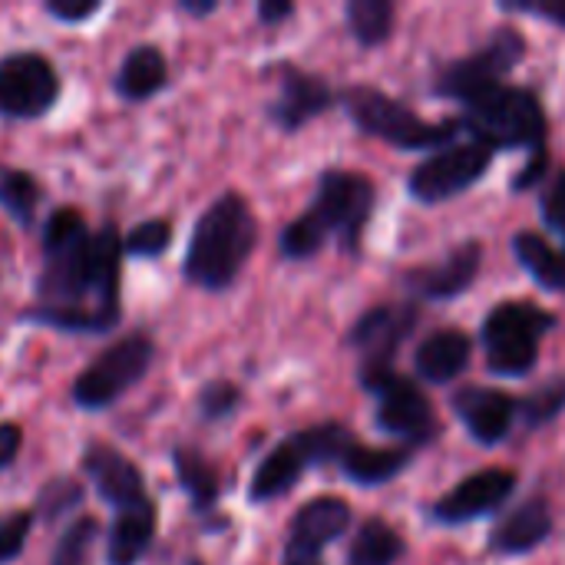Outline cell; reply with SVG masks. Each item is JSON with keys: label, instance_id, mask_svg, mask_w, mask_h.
I'll return each mask as SVG.
<instances>
[{"label": "cell", "instance_id": "cell-1", "mask_svg": "<svg viewBox=\"0 0 565 565\" xmlns=\"http://www.w3.org/2000/svg\"><path fill=\"white\" fill-rule=\"evenodd\" d=\"M122 232L116 222L89 228L86 218L63 205L50 212L40 238L36 301L20 321L66 334H106L122 318Z\"/></svg>", "mask_w": 565, "mask_h": 565}, {"label": "cell", "instance_id": "cell-2", "mask_svg": "<svg viewBox=\"0 0 565 565\" xmlns=\"http://www.w3.org/2000/svg\"><path fill=\"white\" fill-rule=\"evenodd\" d=\"M377 209V185L354 169H324L318 175L311 205L291 218L278 235V252L288 262H308L328 245L358 255L364 232Z\"/></svg>", "mask_w": 565, "mask_h": 565}, {"label": "cell", "instance_id": "cell-3", "mask_svg": "<svg viewBox=\"0 0 565 565\" xmlns=\"http://www.w3.org/2000/svg\"><path fill=\"white\" fill-rule=\"evenodd\" d=\"M258 245V218L248 199L235 189L222 192L192 225L182 258V278L202 291L222 295L245 271Z\"/></svg>", "mask_w": 565, "mask_h": 565}, {"label": "cell", "instance_id": "cell-4", "mask_svg": "<svg viewBox=\"0 0 565 565\" xmlns=\"http://www.w3.org/2000/svg\"><path fill=\"white\" fill-rule=\"evenodd\" d=\"M338 103L344 106V113L364 136L381 139L404 152H437L444 146H454L457 136L463 132L460 119H440V122L424 119L407 103L367 83L344 86L338 93Z\"/></svg>", "mask_w": 565, "mask_h": 565}, {"label": "cell", "instance_id": "cell-5", "mask_svg": "<svg viewBox=\"0 0 565 565\" xmlns=\"http://www.w3.org/2000/svg\"><path fill=\"white\" fill-rule=\"evenodd\" d=\"M460 129L470 139L490 146L493 152H503V149L536 152V149H546L550 116L536 89L503 83L463 106Z\"/></svg>", "mask_w": 565, "mask_h": 565}, {"label": "cell", "instance_id": "cell-6", "mask_svg": "<svg viewBox=\"0 0 565 565\" xmlns=\"http://www.w3.org/2000/svg\"><path fill=\"white\" fill-rule=\"evenodd\" d=\"M351 440H354V434L338 420H324L308 430H295V434L281 437L255 467L252 483H248V503H255V507L275 503V500L288 497L305 480L308 470L338 467V460Z\"/></svg>", "mask_w": 565, "mask_h": 565}, {"label": "cell", "instance_id": "cell-7", "mask_svg": "<svg viewBox=\"0 0 565 565\" xmlns=\"http://www.w3.org/2000/svg\"><path fill=\"white\" fill-rule=\"evenodd\" d=\"M556 324L559 318L533 301H500L480 324L487 371L497 377H530L540 364L543 338Z\"/></svg>", "mask_w": 565, "mask_h": 565}, {"label": "cell", "instance_id": "cell-8", "mask_svg": "<svg viewBox=\"0 0 565 565\" xmlns=\"http://www.w3.org/2000/svg\"><path fill=\"white\" fill-rule=\"evenodd\" d=\"M526 56V36L520 26L503 23L490 33V40L473 50L470 56L447 60L434 70L430 89L440 99H454L460 106L480 99L483 93L503 86V76H510Z\"/></svg>", "mask_w": 565, "mask_h": 565}, {"label": "cell", "instance_id": "cell-9", "mask_svg": "<svg viewBox=\"0 0 565 565\" xmlns=\"http://www.w3.org/2000/svg\"><path fill=\"white\" fill-rule=\"evenodd\" d=\"M152 358H156V344L146 331H132V334L113 341L73 381V387H70L73 404L86 414L109 411L113 404L122 401L126 391H132L149 374Z\"/></svg>", "mask_w": 565, "mask_h": 565}, {"label": "cell", "instance_id": "cell-10", "mask_svg": "<svg viewBox=\"0 0 565 565\" xmlns=\"http://www.w3.org/2000/svg\"><path fill=\"white\" fill-rule=\"evenodd\" d=\"M420 305L417 301H394L367 308L348 331L344 344L358 354V381L371 394L381 381H387L397 361L401 344L417 331Z\"/></svg>", "mask_w": 565, "mask_h": 565}, {"label": "cell", "instance_id": "cell-11", "mask_svg": "<svg viewBox=\"0 0 565 565\" xmlns=\"http://www.w3.org/2000/svg\"><path fill=\"white\" fill-rule=\"evenodd\" d=\"M497 152L477 139H457L454 146H444L437 152H427L411 175H407V195L420 205H444L463 192H470L493 166Z\"/></svg>", "mask_w": 565, "mask_h": 565}, {"label": "cell", "instance_id": "cell-12", "mask_svg": "<svg viewBox=\"0 0 565 565\" xmlns=\"http://www.w3.org/2000/svg\"><path fill=\"white\" fill-rule=\"evenodd\" d=\"M371 394H374V427L401 440V447L420 450L440 437L437 411L414 377L391 374Z\"/></svg>", "mask_w": 565, "mask_h": 565}, {"label": "cell", "instance_id": "cell-13", "mask_svg": "<svg viewBox=\"0 0 565 565\" xmlns=\"http://www.w3.org/2000/svg\"><path fill=\"white\" fill-rule=\"evenodd\" d=\"M60 99V73L36 50H13L0 60V119H40Z\"/></svg>", "mask_w": 565, "mask_h": 565}, {"label": "cell", "instance_id": "cell-14", "mask_svg": "<svg viewBox=\"0 0 565 565\" xmlns=\"http://www.w3.org/2000/svg\"><path fill=\"white\" fill-rule=\"evenodd\" d=\"M354 523L341 497H315L295 510L281 550V565H324V550L334 546Z\"/></svg>", "mask_w": 565, "mask_h": 565}, {"label": "cell", "instance_id": "cell-15", "mask_svg": "<svg viewBox=\"0 0 565 565\" xmlns=\"http://www.w3.org/2000/svg\"><path fill=\"white\" fill-rule=\"evenodd\" d=\"M516 487H520V477L507 467L477 470L430 507V520L437 526H450V530L487 520L513 500Z\"/></svg>", "mask_w": 565, "mask_h": 565}, {"label": "cell", "instance_id": "cell-16", "mask_svg": "<svg viewBox=\"0 0 565 565\" xmlns=\"http://www.w3.org/2000/svg\"><path fill=\"white\" fill-rule=\"evenodd\" d=\"M480 265H483V245L470 238L450 248L440 262L407 268L401 275V285L407 291V301H454L470 291V285L480 275Z\"/></svg>", "mask_w": 565, "mask_h": 565}, {"label": "cell", "instance_id": "cell-17", "mask_svg": "<svg viewBox=\"0 0 565 565\" xmlns=\"http://www.w3.org/2000/svg\"><path fill=\"white\" fill-rule=\"evenodd\" d=\"M275 73H278V96L268 103V119L281 132H298L338 106V93L324 76L298 70L291 63H278Z\"/></svg>", "mask_w": 565, "mask_h": 565}, {"label": "cell", "instance_id": "cell-18", "mask_svg": "<svg viewBox=\"0 0 565 565\" xmlns=\"http://www.w3.org/2000/svg\"><path fill=\"white\" fill-rule=\"evenodd\" d=\"M450 411L463 424L470 440L490 450V447H500L513 434V424L520 420V397H513L500 387L467 384V387L454 391Z\"/></svg>", "mask_w": 565, "mask_h": 565}, {"label": "cell", "instance_id": "cell-19", "mask_svg": "<svg viewBox=\"0 0 565 565\" xmlns=\"http://www.w3.org/2000/svg\"><path fill=\"white\" fill-rule=\"evenodd\" d=\"M83 473L93 480L96 493L113 507V513H132L156 503L146 490L142 470L109 444H89L83 450Z\"/></svg>", "mask_w": 565, "mask_h": 565}, {"label": "cell", "instance_id": "cell-20", "mask_svg": "<svg viewBox=\"0 0 565 565\" xmlns=\"http://www.w3.org/2000/svg\"><path fill=\"white\" fill-rule=\"evenodd\" d=\"M556 523H553V510L543 497H530L523 500L516 510H510L490 533L487 550L493 556H530L536 553L543 543H550Z\"/></svg>", "mask_w": 565, "mask_h": 565}, {"label": "cell", "instance_id": "cell-21", "mask_svg": "<svg viewBox=\"0 0 565 565\" xmlns=\"http://www.w3.org/2000/svg\"><path fill=\"white\" fill-rule=\"evenodd\" d=\"M473 361V338L460 328L427 334L414 351V371L427 384H454Z\"/></svg>", "mask_w": 565, "mask_h": 565}, {"label": "cell", "instance_id": "cell-22", "mask_svg": "<svg viewBox=\"0 0 565 565\" xmlns=\"http://www.w3.org/2000/svg\"><path fill=\"white\" fill-rule=\"evenodd\" d=\"M414 447H364L358 437L344 447L341 460H338V470L348 483L354 487H384V483H394L414 460Z\"/></svg>", "mask_w": 565, "mask_h": 565}, {"label": "cell", "instance_id": "cell-23", "mask_svg": "<svg viewBox=\"0 0 565 565\" xmlns=\"http://www.w3.org/2000/svg\"><path fill=\"white\" fill-rule=\"evenodd\" d=\"M166 83H169L166 53L159 46H152V43H139L122 56V63L116 70V79H113V89L126 103H146L156 93H162Z\"/></svg>", "mask_w": 565, "mask_h": 565}, {"label": "cell", "instance_id": "cell-24", "mask_svg": "<svg viewBox=\"0 0 565 565\" xmlns=\"http://www.w3.org/2000/svg\"><path fill=\"white\" fill-rule=\"evenodd\" d=\"M172 470H175V480H179L182 493L189 497L195 516H202L209 526L218 510V497H222V480H218L215 463L209 457H202L195 447H175Z\"/></svg>", "mask_w": 565, "mask_h": 565}, {"label": "cell", "instance_id": "cell-25", "mask_svg": "<svg viewBox=\"0 0 565 565\" xmlns=\"http://www.w3.org/2000/svg\"><path fill=\"white\" fill-rule=\"evenodd\" d=\"M156 523L159 510L156 503L132 510V513H116L109 536H106V563L109 565H139L146 553L156 543Z\"/></svg>", "mask_w": 565, "mask_h": 565}, {"label": "cell", "instance_id": "cell-26", "mask_svg": "<svg viewBox=\"0 0 565 565\" xmlns=\"http://www.w3.org/2000/svg\"><path fill=\"white\" fill-rule=\"evenodd\" d=\"M513 255L520 268L550 295H565V248H556L540 232H516Z\"/></svg>", "mask_w": 565, "mask_h": 565}, {"label": "cell", "instance_id": "cell-27", "mask_svg": "<svg viewBox=\"0 0 565 565\" xmlns=\"http://www.w3.org/2000/svg\"><path fill=\"white\" fill-rule=\"evenodd\" d=\"M407 556V540L387 520H364L348 546L344 565H397Z\"/></svg>", "mask_w": 565, "mask_h": 565}, {"label": "cell", "instance_id": "cell-28", "mask_svg": "<svg viewBox=\"0 0 565 565\" xmlns=\"http://www.w3.org/2000/svg\"><path fill=\"white\" fill-rule=\"evenodd\" d=\"M344 20L351 36L371 50L391 40L394 33V20H397V7L391 0H348L344 7Z\"/></svg>", "mask_w": 565, "mask_h": 565}, {"label": "cell", "instance_id": "cell-29", "mask_svg": "<svg viewBox=\"0 0 565 565\" xmlns=\"http://www.w3.org/2000/svg\"><path fill=\"white\" fill-rule=\"evenodd\" d=\"M0 209L20 228H30L40 209V182L26 169H0Z\"/></svg>", "mask_w": 565, "mask_h": 565}, {"label": "cell", "instance_id": "cell-30", "mask_svg": "<svg viewBox=\"0 0 565 565\" xmlns=\"http://www.w3.org/2000/svg\"><path fill=\"white\" fill-rule=\"evenodd\" d=\"M83 500H86V490L76 477H56L40 487L33 500V516H40L43 523H60L63 516L76 513Z\"/></svg>", "mask_w": 565, "mask_h": 565}, {"label": "cell", "instance_id": "cell-31", "mask_svg": "<svg viewBox=\"0 0 565 565\" xmlns=\"http://www.w3.org/2000/svg\"><path fill=\"white\" fill-rule=\"evenodd\" d=\"M565 411V374H553L533 394L520 397V420L530 430L550 427Z\"/></svg>", "mask_w": 565, "mask_h": 565}, {"label": "cell", "instance_id": "cell-32", "mask_svg": "<svg viewBox=\"0 0 565 565\" xmlns=\"http://www.w3.org/2000/svg\"><path fill=\"white\" fill-rule=\"evenodd\" d=\"M99 520H93V516H79V520H73L63 533H60V540H56V546H53V559L50 565H93V546H96V540H99Z\"/></svg>", "mask_w": 565, "mask_h": 565}, {"label": "cell", "instance_id": "cell-33", "mask_svg": "<svg viewBox=\"0 0 565 565\" xmlns=\"http://www.w3.org/2000/svg\"><path fill=\"white\" fill-rule=\"evenodd\" d=\"M172 245V222L169 218H146L122 232V255L129 258H159Z\"/></svg>", "mask_w": 565, "mask_h": 565}, {"label": "cell", "instance_id": "cell-34", "mask_svg": "<svg viewBox=\"0 0 565 565\" xmlns=\"http://www.w3.org/2000/svg\"><path fill=\"white\" fill-rule=\"evenodd\" d=\"M195 407H199V417L205 424H222V420H228L242 407V391L232 381H209L199 391Z\"/></svg>", "mask_w": 565, "mask_h": 565}, {"label": "cell", "instance_id": "cell-35", "mask_svg": "<svg viewBox=\"0 0 565 565\" xmlns=\"http://www.w3.org/2000/svg\"><path fill=\"white\" fill-rule=\"evenodd\" d=\"M33 510H17L0 520V565L17 563L23 556V546L33 530Z\"/></svg>", "mask_w": 565, "mask_h": 565}, {"label": "cell", "instance_id": "cell-36", "mask_svg": "<svg viewBox=\"0 0 565 565\" xmlns=\"http://www.w3.org/2000/svg\"><path fill=\"white\" fill-rule=\"evenodd\" d=\"M540 212L550 232L565 235V166L553 169L550 179L540 185Z\"/></svg>", "mask_w": 565, "mask_h": 565}, {"label": "cell", "instance_id": "cell-37", "mask_svg": "<svg viewBox=\"0 0 565 565\" xmlns=\"http://www.w3.org/2000/svg\"><path fill=\"white\" fill-rule=\"evenodd\" d=\"M500 10L523 13V17H540V20H550L553 26L565 30V0H503Z\"/></svg>", "mask_w": 565, "mask_h": 565}, {"label": "cell", "instance_id": "cell-38", "mask_svg": "<svg viewBox=\"0 0 565 565\" xmlns=\"http://www.w3.org/2000/svg\"><path fill=\"white\" fill-rule=\"evenodd\" d=\"M550 172H553V166H550V149H536V152H530V159L523 162V169L513 175L510 189H513V192L540 189V185L550 179Z\"/></svg>", "mask_w": 565, "mask_h": 565}, {"label": "cell", "instance_id": "cell-39", "mask_svg": "<svg viewBox=\"0 0 565 565\" xmlns=\"http://www.w3.org/2000/svg\"><path fill=\"white\" fill-rule=\"evenodd\" d=\"M99 10H103L99 0H46V13L60 23H70V26L93 20Z\"/></svg>", "mask_w": 565, "mask_h": 565}, {"label": "cell", "instance_id": "cell-40", "mask_svg": "<svg viewBox=\"0 0 565 565\" xmlns=\"http://www.w3.org/2000/svg\"><path fill=\"white\" fill-rule=\"evenodd\" d=\"M20 447H23V430L10 420L0 424V470L13 467V460L20 457Z\"/></svg>", "mask_w": 565, "mask_h": 565}, {"label": "cell", "instance_id": "cell-41", "mask_svg": "<svg viewBox=\"0 0 565 565\" xmlns=\"http://www.w3.org/2000/svg\"><path fill=\"white\" fill-rule=\"evenodd\" d=\"M255 13H258L262 26H281L285 20L295 17V3L291 0H262Z\"/></svg>", "mask_w": 565, "mask_h": 565}, {"label": "cell", "instance_id": "cell-42", "mask_svg": "<svg viewBox=\"0 0 565 565\" xmlns=\"http://www.w3.org/2000/svg\"><path fill=\"white\" fill-rule=\"evenodd\" d=\"M179 10L182 13H189V17H209V13H215L218 10V0H179Z\"/></svg>", "mask_w": 565, "mask_h": 565}, {"label": "cell", "instance_id": "cell-43", "mask_svg": "<svg viewBox=\"0 0 565 565\" xmlns=\"http://www.w3.org/2000/svg\"><path fill=\"white\" fill-rule=\"evenodd\" d=\"M185 565H202V563H199V559H189V563H185Z\"/></svg>", "mask_w": 565, "mask_h": 565}, {"label": "cell", "instance_id": "cell-44", "mask_svg": "<svg viewBox=\"0 0 565 565\" xmlns=\"http://www.w3.org/2000/svg\"><path fill=\"white\" fill-rule=\"evenodd\" d=\"M563 238H565V235H563Z\"/></svg>", "mask_w": 565, "mask_h": 565}]
</instances>
